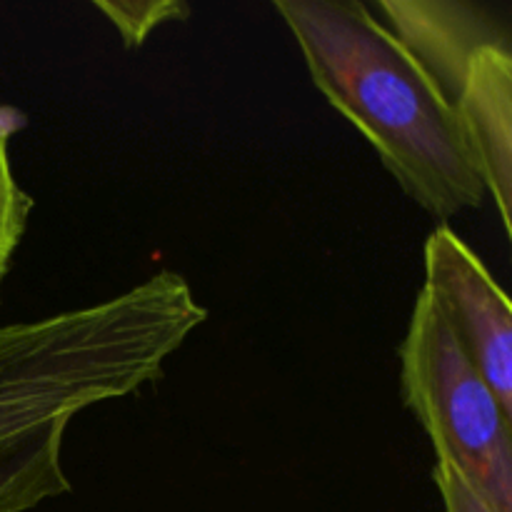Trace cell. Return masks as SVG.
<instances>
[{
	"label": "cell",
	"instance_id": "1",
	"mask_svg": "<svg viewBox=\"0 0 512 512\" xmlns=\"http://www.w3.org/2000/svg\"><path fill=\"white\" fill-rule=\"evenodd\" d=\"M208 320L173 270L115 298L0 325V512L70 493L65 430L75 415L138 393Z\"/></svg>",
	"mask_w": 512,
	"mask_h": 512
},
{
	"label": "cell",
	"instance_id": "2",
	"mask_svg": "<svg viewBox=\"0 0 512 512\" xmlns=\"http://www.w3.org/2000/svg\"><path fill=\"white\" fill-rule=\"evenodd\" d=\"M323 98L378 153L403 193L438 220L478 210L473 148L438 85L360 0H275Z\"/></svg>",
	"mask_w": 512,
	"mask_h": 512
},
{
	"label": "cell",
	"instance_id": "3",
	"mask_svg": "<svg viewBox=\"0 0 512 512\" xmlns=\"http://www.w3.org/2000/svg\"><path fill=\"white\" fill-rule=\"evenodd\" d=\"M413 53L453 108L512 238V48L508 20L460 0H378L370 5Z\"/></svg>",
	"mask_w": 512,
	"mask_h": 512
},
{
	"label": "cell",
	"instance_id": "4",
	"mask_svg": "<svg viewBox=\"0 0 512 512\" xmlns=\"http://www.w3.org/2000/svg\"><path fill=\"white\" fill-rule=\"evenodd\" d=\"M400 393L453 470L493 512H512L510 415L420 290L400 343Z\"/></svg>",
	"mask_w": 512,
	"mask_h": 512
},
{
	"label": "cell",
	"instance_id": "5",
	"mask_svg": "<svg viewBox=\"0 0 512 512\" xmlns=\"http://www.w3.org/2000/svg\"><path fill=\"white\" fill-rule=\"evenodd\" d=\"M425 288L455 343L512 418V308L478 253L448 225L425 240Z\"/></svg>",
	"mask_w": 512,
	"mask_h": 512
},
{
	"label": "cell",
	"instance_id": "6",
	"mask_svg": "<svg viewBox=\"0 0 512 512\" xmlns=\"http://www.w3.org/2000/svg\"><path fill=\"white\" fill-rule=\"evenodd\" d=\"M23 125L25 115L18 108L0 105V288L35 205V200L18 185L10 165V140Z\"/></svg>",
	"mask_w": 512,
	"mask_h": 512
},
{
	"label": "cell",
	"instance_id": "7",
	"mask_svg": "<svg viewBox=\"0 0 512 512\" xmlns=\"http://www.w3.org/2000/svg\"><path fill=\"white\" fill-rule=\"evenodd\" d=\"M95 8L113 23L125 48H140L160 25L170 20H185L190 15V8L180 0H133V3L95 0Z\"/></svg>",
	"mask_w": 512,
	"mask_h": 512
},
{
	"label": "cell",
	"instance_id": "8",
	"mask_svg": "<svg viewBox=\"0 0 512 512\" xmlns=\"http://www.w3.org/2000/svg\"><path fill=\"white\" fill-rule=\"evenodd\" d=\"M433 480L440 490L445 512H493L445 465H435Z\"/></svg>",
	"mask_w": 512,
	"mask_h": 512
}]
</instances>
